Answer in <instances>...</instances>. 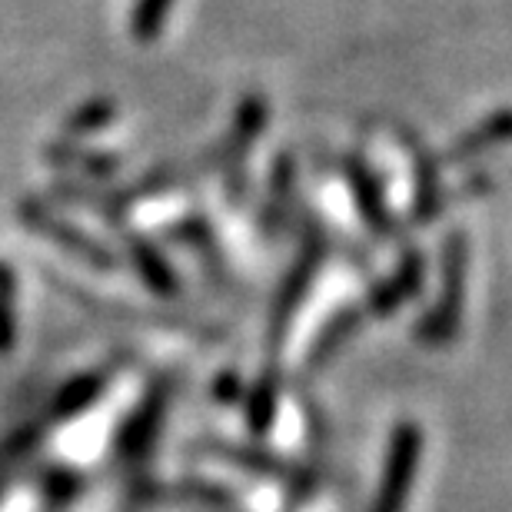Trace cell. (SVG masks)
I'll use <instances>...</instances> for the list:
<instances>
[{
  "label": "cell",
  "instance_id": "7a4b0ae2",
  "mask_svg": "<svg viewBox=\"0 0 512 512\" xmlns=\"http://www.w3.org/2000/svg\"><path fill=\"white\" fill-rule=\"evenodd\" d=\"M463 293H466V237L453 233L446 240L443 256V293L439 303L423 316L419 323V340L426 343H446L459 330V313H463Z\"/></svg>",
  "mask_w": 512,
  "mask_h": 512
},
{
  "label": "cell",
  "instance_id": "6da1fadb",
  "mask_svg": "<svg viewBox=\"0 0 512 512\" xmlns=\"http://www.w3.org/2000/svg\"><path fill=\"white\" fill-rule=\"evenodd\" d=\"M419 453H423V433H419V426L399 423L393 429V439H389L383 479L373 496L370 512H406L416 469H419Z\"/></svg>",
  "mask_w": 512,
  "mask_h": 512
},
{
  "label": "cell",
  "instance_id": "9c48e42d",
  "mask_svg": "<svg viewBox=\"0 0 512 512\" xmlns=\"http://www.w3.org/2000/svg\"><path fill=\"white\" fill-rule=\"evenodd\" d=\"M130 250H133V260L140 266L143 280L150 283V290H157L163 296L177 293V276H173L170 263L157 253V247H150L147 240H130Z\"/></svg>",
  "mask_w": 512,
  "mask_h": 512
},
{
  "label": "cell",
  "instance_id": "52a82bcc",
  "mask_svg": "<svg viewBox=\"0 0 512 512\" xmlns=\"http://www.w3.org/2000/svg\"><path fill=\"white\" fill-rule=\"evenodd\" d=\"M213 453L227 456L230 463L237 466H247L253 469V473H263V476H273L280 479V483H290V486H300V489H313L316 486V476L310 473V469H300L293 463H283L280 456H266V453H256V449H243V446H213Z\"/></svg>",
  "mask_w": 512,
  "mask_h": 512
},
{
  "label": "cell",
  "instance_id": "ba28073f",
  "mask_svg": "<svg viewBox=\"0 0 512 512\" xmlns=\"http://www.w3.org/2000/svg\"><path fill=\"white\" fill-rule=\"evenodd\" d=\"M419 283H423V256L409 253V256H403V263L396 266V273L373 290L370 313H376V316L393 313L396 306H403L409 296L419 290Z\"/></svg>",
  "mask_w": 512,
  "mask_h": 512
},
{
  "label": "cell",
  "instance_id": "277c9868",
  "mask_svg": "<svg viewBox=\"0 0 512 512\" xmlns=\"http://www.w3.org/2000/svg\"><path fill=\"white\" fill-rule=\"evenodd\" d=\"M263 124H266V100L260 94H247L240 100L237 117H233V127L227 133V140H223L217 147V153H213V160H217L223 170H233L250 153L253 140L260 137Z\"/></svg>",
  "mask_w": 512,
  "mask_h": 512
},
{
  "label": "cell",
  "instance_id": "7c38bea8",
  "mask_svg": "<svg viewBox=\"0 0 512 512\" xmlns=\"http://www.w3.org/2000/svg\"><path fill=\"white\" fill-rule=\"evenodd\" d=\"M439 207H443V193H439L436 180V160L433 157H416V220L426 223L433 220Z\"/></svg>",
  "mask_w": 512,
  "mask_h": 512
},
{
  "label": "cell",
  "instance_id": "4fadbf2b",
  "mask_svg": "<svg viewBox=\"0 0 512 512\" xmlns=\"http://www.w3.org/2000/svg\"><path fill=\"white\" fill-rule=\"evenodd\" d=\"M170 7H173V0H137V7H133V17H130L133 40H140V44H150V40H157L163 24H167V17H170Z\"/></svg>",
  "mask_w": 512,
  "mask_h": 512
},
{
  "label": "cell",
  "instance_id": "5b68a950",
  "mask_svg": "<svg viewBox=\"0 0 512 512\" xmlns=\"http://www.w3.org/2000/svg\"><path fill=\"white\" fill-rule=\"evenodd\" d=\"M346 177H350L356 207H360L366 227L383 233V237H389V233H393V217H389V210H386L383 183L373 173V167L363 157H350V160H346Z\"/></svg>",
  "mask_w": 512,
  "mask_h": 512
},
{
  "label": "cell",
  "instance_id": "3957f363",
  "mask_svg": "<svg viewBox=\"0 0 512 512\" xmlns=\"http://www.w3.org/2000/svg\"><path fill=\"white\" fill-rule=\"evenodd\" d=\"M323 256H326L323 230L316 227V223H306L303 250H300V256H296V263L290 266V273H286L280 293H276V306H273V316H270V340H273V346L283 340L286 330H290V320H293L296 306H300L306 290H310L313 273H316V266H320Z\"/></svg>",
  "mask_w": 512,
  "mask_h": 512
},
{
  "label": "cell",
  "instance_id": "8fae6325",
  "mask_svg": "<svg viewBox=\"0 0 512 512\" xmlns=\"http://www.w3.org/2000/svg\"><path fill=\"white\" fill-rule=\"evenodd\" d=\"M293 183H296L293 157H290V153H280V160H276V170H273V183H270L273 200L266 203V213H263V223H266V227H273V230H276V227L283 223L286 207H290Z\"/></svg>",
  "mask_w": 512,
  "mask_h": 512
},
{
  "label": "cell",
  "instance_id": "8992f818",
  "mask_svg": "<svg viewBox=\"0 0 512 512\" xmlns=\"http://www.w3.org/2000/svg\"><path fill=\"white\" fill-rule=\"evenodd\" d=\"M512 140V107L506 110H496L489 114L483 124H476L473 130H466L453 147L446 150V163H463V160H473L479 153L499 147V143H509Z\"/></svg>",
  "mask_w": 512,
  "mask_h": 512
},
{
  "label": "cell",
  "instance_id": "30bf717a",
  "mask_svg": "<svg viewBox=\"0 0 512 512\" xmlns=\"http://www.w3.org/2000/svg\"><path fill=\"white\" fill-rule=\"evenodd\" d=\"M276 373L266 370L260 380L253 383L250 396H247V423L253 433H266L276 419Z\"/></svg>",
  "mask_w": 512,
  "mask_h": 512
},
{
  "label": "cell",
  "instance_id": "2e32d148",
  "mask_svg": "<svg viewBox=\"0 0 512 512\" xmlns=\"http://www.w3.org/2000/svg\"><path fill=\"white\" fill-rule=\"evenodd\" d=\"M107 120H114V104H110V100H97V104L80 110V114L74 117V124H70V130H74V133L94 130V127H104Z\"/></svg>",
  "mask_w": 512,
  "mask_h": 512
},
{
  "label": "cell",
  "instance_id": "9a60e30c",
  "mask_svg": "<svg viewBox=\"0 0 512 512\" xmlns=\"http://www.w3.org/2000/svg\"><path fill=\"white\" fill-rule=\"evenodd\" d=\"M167 403V389L163 393H153L147 399V409L140 413V419H133V426L127 429V446H147V439L153 436V429H157V419H160V406Z\"/></svg>",
  "mask_w": 512,
  "mask_h": 512
},
{
  "label": "cell",
  "instance_id": "5bb4252c",
  "mask_svg": "<svg viewBox=\"0 0 512 512\" xmlns=\"http://www.w3.org/2000/svg\"><path fill=\"white\" fill-rule=\"evenodd\" d=\"M356 323H360V313H340L336 320L326 326V330L320 333V340L313 343V356H310V366H316V363H323L326 356L330 353H336L340 346L346 343V336H350L353 330H356Z\"/></svg>",
  "mask_w": 512,
  "mask_h": 512
}]
</instances>
